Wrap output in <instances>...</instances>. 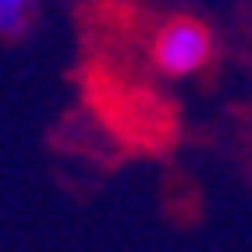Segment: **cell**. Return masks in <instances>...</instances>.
<instances>
[{
    "mask_svg": "<svg viewBox=\"0 0 252 252\" xmlns=\"http://www.w3.org/2000/svg\"><path fill=\"white\" fill-rule=\"evenodd\" d=\"M148 56H152V64H156L160 76H172V80L196 76L212 60V32L200 20H188V16L168 20L160 32L152 36V52Z\"/></svg>",
    "mask_w": 252,
    "mask_h": 252,
    "instance_id": "cell-1",
    "label": "cell"
},
{
    "mask_svg": "<svg viewBox=\"0 0 252 252\" xmlns=\"http://www.w3.org/2000/svg\"><path fill=\"white\" fill-rule=\"evenodd\" d=\"M36 0H0V36H20Z\"/></svg>",
    "mask_w": 252,
    "mask_h": 252,
    "instance_id": "cell-2",
    "label": "cell"
}]
</instances>
